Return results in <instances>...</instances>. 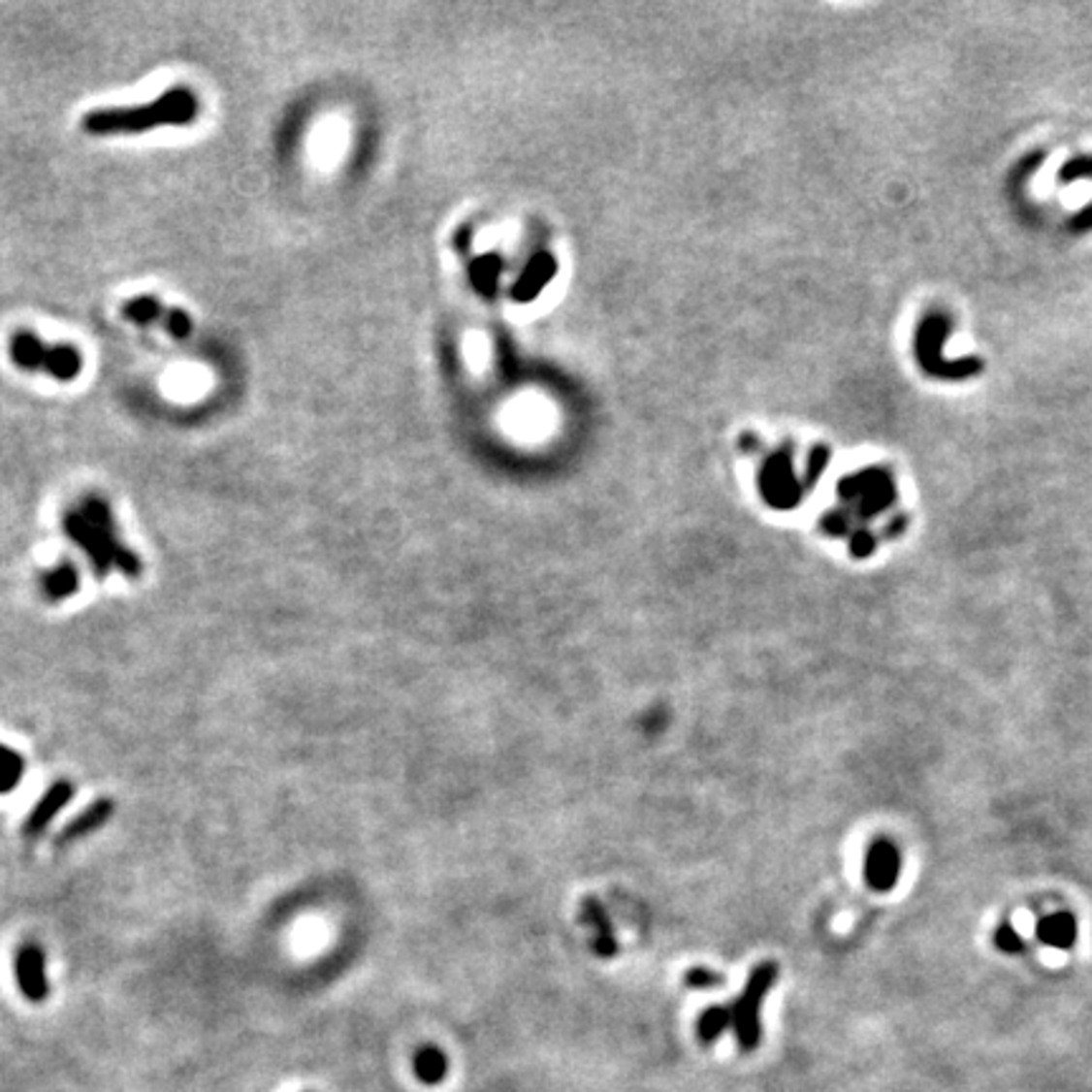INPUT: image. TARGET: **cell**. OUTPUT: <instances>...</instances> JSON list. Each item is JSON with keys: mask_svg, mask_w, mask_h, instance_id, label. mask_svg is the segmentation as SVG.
<instances>
[{"mask_svg": "<svg viewBox=\"0 0 1092 1092\" xmlns=\"http://www.w3.org/2000/svg\"><path fill=\"white\" fill-rule=\"evenodd\" d=\"M200 114V99L187 86H175L142 107H114L84 114L81 129L91 137L145 135L162 127H187Z\"/></svg>", "mask_w": 1092, "mask_h": 1092, "instance_id": "obj_1", "label": "cell"}, {"mask_svg": "<svg viewBox=\"0 0 1092 1092\" xmlns=\"http://www.w3.org/2000/svg\"><path fill=\"white\" fill-rule=\"evenodd\" d=\"M64 531L89 554L99 577L110 572L112 566L122 569L129 577L140 574V560L116 536L114 516L102 496H86L79 508L66 511Z\"/></svg>", "mask_w": 1092, "mask_h": 1092, "instance_id": "obj_2", "label": "cell"}, {"mask_svg": "<svg viewBox=\"0 0 1092 1092\" xmlns=\"http://www.w3.org/2000/svg\"><path fill=\"white\" fill-rule=\"evenodd\" d=\"M11 360L26 372H46L58 382H74L84 369V357L74 344H48L33 332H18L11 339Z\"/></svg>", "mask_w": 1092, "mask_h": 1092, "instance_id": "obj_3", "label": "cell"}, {"mask_svg": "<svg viewBox=\"0 0 1092 1092\" xmlns=\"http://www.w3.org/2000/svg\"><path fill=\"white\" fill-rule=\"evenodd\" d=\"M779 979V966L774 961L758 964L752 971V977L746 981L744 991H741L731 1004H726L728 1016H731V1029L736 1035V1042L744 1052L756 1049L758 1040H761V1004H764L766 994L771 991V986Z\"/></svg>", "mask_w": 1092, "mask_h": 1092, "instance_id": "obj_4", "label": "cell"}, {"mask_svg": "<svg viewBox=\"0 0 1092 1092\" xmlns=\"http://www.w3.org/2000/svg\"><path fill=\"white\" fill-rule=\"evenodd\" d=\"M946 335H948V322H946V316L931 314L920 322L918 335H915V354H918V362L923 365L925 372H931L933 377H946V379H961L981 372V362L979 360H961V362L941 360V344H944Z\"/></svg>", "mask_w": 1092, "mask_h": 1092, "instance_id": "obj_5", "label": "cell"}, {"mask_svg": "<svg viewBox=\"0 0 1092 1092\" xmlns=\"http://www.w3.org/2000/svg\"><path fill=\"white\" fill-rule=\"evenodd\" d=\"M840 496L842 501L857 503L852 508L860 519H873L893 503L895 491L893 483H887L881 470H865L860 476L845 478L840 486Z\"/></svg>", "mask_w": 1092, "mask_h": 1092, "instance_id": "obj_6", "label": "cell"}, {"mask_svg": "<svg viewBox=\"0 0 1092 1092\" xmlns=\"http://www.w3.org/2000/svg\"><path fill=\"white\" fill-rule=\"evenodd\" d=\"M900 852L893 842L881 837V840L870 842L868 852H865V883L870 885V890L875 893H890L900 881Z\"/></svg>", "mask_w": 1092, "mask_h": 1092, "instance_id": "obj_7", "label": "cell"}, {"mask_svg": "<svg viewBox=\"0 0 1092 1092\" xmlns=\"http://www.w3.org/2000/svg\"><path fill=\"white\" fill-rule=\"evenodd\" d=\"M761 491L774 508L797 506L799 498H802V489L791 476V461L787 453H777L771 461H766L764 473H761Z\"/></svg>", "mask_w": 1092, "mask_h": 1092, "instance_id": "obj_8", "label": "cell"}, {"mask_svg": "<svg viewBox=\"0 0 1092 1092\" xmlns=\"http://www.w3.org/2000/svg\"><path fill=\"white\" fill-rule=\"evenodd\" d=\"M1037 939L1049 948L1067 951L1077 944V918L1073 913H1049L1037 923Z\"/></svg>", "mask_w": 1092, "mask_h": 1092, "instance_id": "obj_9", "label": "cell"}, {"mask_svg": "<svg viewBox=\"0 0 1092 1092\" xmlns=\"http://www.w3.org/2000/svg\"><path fill=\"white\" fill-rule=\"evenodd\" d=\"M582 920H585L590 928H594V936H592V948H594L599 956H607V958L615 956V953H617L615 931H612V923H610V918H607V911L599 906V900L587 898L585 903H582Z\"/></svg>", "mask_w": 1092, "mask_h": 1092, "instance_id": "obj_10", "label": "cell"}, {"mask_svg": "<svg viewBox=\"0 0 1092 1092\" xmlns=\"http://www.w3.org/2000/svg\"><path fill=\"white\" fill-rule=\"evenodd\" d=\"M168 314H170V306H165L157 296H147V294L132 296V299H127V302L122 304V316L127 322L137 324V327H149V324H160V327H165Z\"/></svg>", "mask_w": 1092, "mask_h": 1092, "instance_id": "obj_11", "label": "cell"}, {"mask_svg": "<svg viewBox=\"0 0 1092 1092\" xmlns=\"http://www.w3.org/2000/svg\"><path fill=\"white\" fill-rule=\"evenodd\" d=\"M18 983L23 994L33 1002H39L46 996V979H44V958L36 951H26L18 958Z\"/></svg>", "mask_w": 1092, "mask_h": 1092, "instance_id": "obj_12", "label": "cell"}, {"mask_svg": "<svg viewBox=\"0 0 1092 1092\" xmlns=\"http://www.w3.org/2000/svg\"><path fill=\"white\" fill-rule=\"evenodd\" d=\"M412 1067H415V1075H418L420 1082H425V1085H437V1082H443L445 1075H448V1057H445L443 1049L428 1044V1047L418 1049L415 1060H412Z\"/></svg>", "mask_w": 1092, "mask_h": 1092, "instance_id": "obj_13", "label": "cell"}, {"mask_svg": "<svg viewBox=\"0 0 1092 1092\" xmlns=\"http://www.w3.org/2000/svg\"><path fill=\"white\" fill-rule=\"evenodd\" d=\"M77 585H79V574H77V569H74V564H71V562L56 564L51 572L44 574V590H46V594H48V597H53V599L69 597L71 592H77Z\"/></svg>", "mask_w": 1092, "mask_h": 1092, "instance_id": "obj_14", "label": "cell"}, {"mask_svg": "<svg viewBox=\"0 0 1092 1092\" xmlns=\"http://www.w3.org/2000/svg\"><path fill=\"white\" fill-rule=\"evenodd\" d=\"M731 1029V1016L726 1007H708L698 1016V1040L703 1044H714L723 1032Z\"/></svg>", "mask_w": 1092, "mask_h": 1092, "instance_id": "obj_15", "label": "cell"}, {"mask_svg": "<svg viewBox=\"0 0 1092 1092\" xmlns=\"http://www.w3.org/2000/svg\"><path fill=\"white\" fill-rule=\"evenodd\" d=\"M994 946L1002 953H1007V956H1019V953H1024V939L1009 923L996 928Z\"/></svg>", "mask_w": 1092, "mask_h": 1092, "instance_id": "obj_16", "label": "cell"}, {"mask_svg": "<svg viewBox=\"0 0 1092 1092\" xmlns=\"http://www.w3.org/2000/svg\"><path fill=\"white\" fill-rule=\"evenodd\" d=\"M162 329H165L170 337H175V339H187V337L193 335V319H190V314L182 311V308H170L168 322H165V327Z\"/></svg>", "mask_w": 1092, "mask_h": 1092, "instance_id": "obj_17", "label": "cell"}, {"mask_svg": "<svg viewBox=\"0 0 1092 1092\" xmlns=\"http://www.w3.org/2000/svg\"><path fill=\"white\" fill-rule=\"evenodd\" d=\"M552 271H554L552 258H544V256L536 258V261H533V266H531V271H529V276H524V281H521V283H524L521 289L527 291V296H531L533 291L539 289L541 283L549 278V273H552Z\"/></svg>", "mask_w": 1092, "mask_h": 1092, "instance_id": "obj_18", "label": "cell"}, {"mask_svg": "<svg viewBox=\"0 0 1092 1092\" xmlns=\"http://www.w3.org/2000/svg\"><path fill=\"white\" fill-rule=\"evenodd\" d=\"M721 983H723V977L711 969H700L698 966V969H691L686 974V986H691V989H714V986H721Z\"/></svg>", "mask_w": 1092, "mask_h": 1092, "instance_id": "obj_19", "label": "cell"}, {"mask_svg": "<svg viewBox=\"0 0 1092 1092\" xmlns=\"http://www.w3.org/2000/svg\"><path fill=\"white\" fill-rule=\"evenodd\" d=\"M850 552H852L857 560H862V557H870V554L875 552V539L870 536V531H865V529L854 531L852 536H850Z\"/></svg>", "mask_w": 1092, "mask_h": 1092, "instance_id": "obj_20", "label": "cell"}, {"mask_svg": "<svg viewBox=\"0 0 1092 1092\" xmlns=\"http://www.w3.org/2000/svg\"><path fill=\"white\" fill-rule=\"evenodd\" d=\"M1087 175H1092V157H1079V160H1073L1070 165H1065L1060 177L1062 182H1070L1077 180V177H1087Z\"/></svg>", "mask_w": 1092, "mask_h": 1092, "instance_id": "obj_21", "label": "cell"}]
</instances>
